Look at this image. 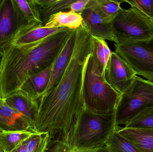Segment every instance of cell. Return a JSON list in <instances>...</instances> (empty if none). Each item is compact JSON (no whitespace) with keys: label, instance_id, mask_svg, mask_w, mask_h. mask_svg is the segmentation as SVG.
<instances>
[{"label":"cell","instance_id":"cell-1","mask_svg":"<svg viewBox=\"0 0 153 152\" xmlns=\"http://www.w3.org/2000/svg\"><path fill=\"white\" fill-rule=\"evenodd\" d=\"M74 30L67 29L36 43L12 44L1 53L0 98L20 89L31 76L54 63Z\"/></svg>","mask_w":153,"mask_h":152},{"label":"cell","instance_id":"cell-2","mask_svg":"<svg viewBox=\"0 0 153 152\" xmlns=\"http://www.w3.org/2000/svg\"><path fill=\"white\" fill-rule=\"evenodd\" d=\"M115 112L97 114L83 107L65 142L78 151L95 150L105 146L117 127Z\"/></svg>","mask_w":153,"mask_h":152},{"label":"cell","instance_id":"cell-3","mask_svg":"<svg viewBox=\"0 0 153 152\" xmlns=\"http://www.w3.org/2000/svg\"><path fill=\"white\" fill-rule=\"evenodd\" d=\"M85 66L82 86L84 107L93 113L106 115L115 112L120 94L106 81L104 70L92 54Z\"/></svg>","mask_w":153,"mask_h":152},{"label":"cell","instance_id":"cell-4","mask_svg":"<svg viewBox=\"0 0 153 152\" xmlns=\"http://www.w3.org/2000/svg\"><path fill=\"white\" fill-rule=\"evenodd\" d=\"M153 106V82L136 76L131 85L120 96L115 109L116 126L126 125Z\"/></svg>","mask_w":153,"mask_h":152},{"label":"cell","instance_id":"cell-5","mask_svg":"<svg viewBox=\"0 0 153 152\" xmlns=\"http://www.w3.org/2000/svg\"><path fill=\"white\" fill-rule=\"evenodd\" d=\"M110 24L117 44L141 42L153 37V19L135 7H121Z\"/></svg>","mask_w":153,"mask_h":152},{"label":"cell","instance_id":"cell-6","mask_svg":"<svg viewBox=\"0 0 153 152\" xmlns=\"http://www.w3.org/2000/svg\"><path fill=\"white\" fill-rule=\"evenodd\" d=\"M40 26L24 16L15 0H0V54L20 37Z\"/></svg>","mask_w":153,"mask_h":152},{"label":"cell","instance_id":"cell-7","mask_svg":"<svg viewBox=\"0 0 153 152\" xmlns=\"http://www.w3.org/2000/svg\"><path fill=\"white\" fill-rule=\"evenodd\" d=\"M115 51L133 69L137 76L153 82V37L135 43H114Z\"/></svg>","mask_w":153,"mask_h":152},{"label":"cell","instance_id":"cell-8","mask_svg":"<svg viewBox=\"0 0 153 152\" xmlns=\"http://www.w3.org/2000/svg\"><path fill=\"white\" fill-rule=\"evenodd\" d=\"M104 76L107 83L121 94L131 85L137 75L128 63L114 51L105 68Z\"/></svg>","mask_w":153,"mask_h":152},{"label":"cell","instance_id":"cell-9","mask_svg":"<svg viewBox=\"0 0 153 152\" xmlns=\"http://www.w3.org/2000/svg\"><path fill=\"white\" fill-rule=\"evenodd\" d=\"M88 33L93 37L102 38L117 43V40L111 30L110 23L100 17L95 12L86 7L81 14Z\"/></svg>","mask_w":153,"mask_h":152},{"label":"cell","instance_id":"cell-10","mask_svg":"<svg viewBox=\"0 0 153 152\" xmlns=\"http://www.w3.org/2000/svg\"><path fill=\"white\" fill-rule=\"evenodd\" d=\"M33 129V126L25 116L8 106L3 99L0 98V131H34Z\"/></svg>","mask_w":153,"mask_h":152},{"label":"cell","instance_id":"cell-11","mask_svg":"<svg viewBox=\"0 0 153 152\" xmlns=\"http://www.w3.org/2000/svg\"><path fill=\"white\" fill-rule=\"evenodd\" d=\"M3 99L8 106L25 116L34 129L38 113L39 101L32 99L20 90Z\"/></svg>","mask_w":153,"mask_h":152},{"label":"cell","instance_id":"cell-12","mask_svg":"<svg viewBox=\"0 0 153 152\" xmlns=\"http://www.w3.org/2000/svg\"><path fill=\"white\" fill-rule=\"evenodd\" d=\"M76 37V29H75L68 38L54 63L50 80L44 96L48 94L57 84L67 68L73 52Z\"/></svg>","mask_w":153,"mask_h":152},{"label":"cell","instance_id":"cell-13","mask_svg":"<svg viewBox=\"0 0 153 152\" xmlns=\"http://www.w3.org/2000/svg\"><path fill=\"white\" fill-rule=\"evenodd\" d=\"M53 65V64L45 70L30 76L19 90L32 99L39 101L45 95Z\"/></svg>","mask_w":153,"mask_h":152},{"label":"cell","instance_id":"cell-14","mask_svg":"<svg viewBox=\"0 0 153 152\" xmlns=\"http://www.w3.org/2000/svg\"><path fill=\"white\" fill-rule=\"evenodd\" d=\"M116 130L140 151L153 152V129L126 128L117 126Z\"/></svg>","mask_w":153,"mask_h":152},{"label":"cell","instance_id":"cell-15","mask_svg":"<svg viewBox=\"0 0 153 152\" xmlns=\"http://www.w3.org/2000/svg\"><path fill=\"white\" fill-rule=\"evenodd\" d=\"M75 0H36L43 26L51 16L61 12L71 11V6Z\"/></svg>","mask_w":153,"mask_h":152},{"label":"cell","instance_id":"cell-16","mask_svg":"<svg viewBox=\"0 0 153 152\" xmlns=\"http://www.w3.org/2000/svg\"><path fill=\"white\" fill-rule=\"evenodd\" d=\"M36 133L30 130L0 131V145L4 152H11Z\"/></svg>","mask_w":153,"mask_h":152},{"label":"cell","instance_id":"cell-17","mask_svg":"<svg viewBox=\"0 0 153 152\" xmlns=\"http://www.w3.org/2000/svg\"><path fill=\"white\" fill-rule=\"evenodd\" d=\"M124 1L89 0L86 7L95 12L106 21L110 23L116 18Z\"/></svg>","mask_w":153,"mask_h":152},{"label":"cell","instance_id":"cell-18","mask_svg":"<svg viewBox=\"0 0 153 152\" xmlns=\"http://www.w3.org/2000/svg\"><path fill=\"white\" fill-rule=\"evenodd\" d=\"M83 20L80 14L71 11L61 12L51 16L44 26L46 27H66L75 30L82 24Z\"/></svg>","mask_w":153,"mask_h":152},{"label":"cell","instance_id":"cell-19","mask_svg":"<svg viewBox=\"0 0 153 152\" xmlns=\"http://www.w3.org/2000/svg\"><path fill=\"white\" fill-rule=\"evenodd\" d=\"M67 29H69L66 27H37L32 29L20 37L12 44L21 45L36 43L43 40L51 35Z\"/></svg>","mask_w":153,"mask_h":152},{"label":"cell","instance_id":"cell-20","mask_svg":"<svg viewBox=\"0 0 153 152\" xmlns=\"http://www.w3.org/2000/svg\"><path fill=\"white\" fill-rule=\"evenodd\" d=\"M109 152H142L126 138L120 135L116 130L105 144Z\"/></svg>","mask_w":153,"mask_h":152},{"label":"cell","instance_id":"cell-21","mask_svg":"<svg viewBox=\"0 0 153 152\" xmlns=\"http://www.w3.org/2000/svg\"><path fill=\"white\" fill-rule=\"evenodd\" d=\"M93 41L92 54L103 70L109 59L112 52L105 39L92 36Z\"/></svg>","mask_w":153,"mask_h":152},{"label":"cell","instance_id":"cell-22","mask_svg":"<svg viewBox=\"0 0 153 152\" xmlns=\"http://www.w3.org/2000/svg\"><path fill=\"white\" fill-rule=\"evenodd\" d=\"M126 128L153 129V106L141 112L125 125Z\"/></svg>","mask_w":153,"mask_h":152},{"label":"cell","instance_id":"cell-23","mask_svg":"<svg viewBox=\"0 0 153 152\" xmlns=\"http://www.w3.org/2000/svg\"><path fill=\"white\" fill-rule=\"evenodd\" d=\"M24 16L29 20L43 26L36 0H15Z\"/></svg>","mask_w":153,"mask_h":152},{"label":"cell","instance_id":"cell-24","mask_svg":"<svg viewBox=\"0 0 153 152\" xmlns=\"http://www.w3.org/2000/svg\"><path fill=\"white\" fill-rule=\"evenodd\" d=\"M50 142L48 133H36L27 141V152H45Z\"/></svg>","mask_w":153,"mask_h":152},{"label":"cell","instance_id":"cell-25","mask_svg":"<svg viewBox=\"0 0 153 152\" xmlns=\"http://www.w3.org/2000/svg\"><path fill=\"white\" fill-rule=\"evenodd\" d=\"M45 152H109L106 146L95 150L78 151L59 139H54L49 142Z\"/></svg>","mask_w":153,"mask_h":152},{"label":"cell","instance_id":"cell-26","mask_svg":"<svg viewBox=\"0 0 153 152\" xmlns=\"http://www.w3.org/2000/svg\"><path fill=\"white\" fill-rule=\"evenodd\" d=\"M124 1L130 4L131 7L138 9L144 14L153 19V0H132Z\"/></svg>","mask_w":153,"mask_h":152},{"label":"cell","instance_id":"cell-27","mask_svg":"<svg viewBox=\"0 0 153 152\" xmlns=\"http://www.w3.org/2000/svg\"><path fill=\"white\" fill-rule=\"evenodd\" d=\"M89 0H75L71 6V11L81 15L89 2Z\"/></svg>","mask_w":153,"mask_h":152},{"label":"cell","instance_id":"cell-28","mask_svg":"<svg viewBox=\"0 0 153 152\" xmlns=\"http://www.w3.org/2000/svg\"><path fill=\"white\" fill-rule=\"evenodd\" d=\"M11 152H27V141L22 145L19 147Z\"/></svg>","mask_w":153,"mask_h":152},{"label":"cell","instance_id":"cell-29","mask_svg":"<svg viewBox=\"0 0 153 152\" xmlns=\"http://www.w3.org/2000/svg\"><path fill=\"white\" fill-rule=\"evenodd\" d=\"M0 152H4L3 149H2L1 146V145H0Z\"/></svg>","mask_w":153,"mask_h":152},{"label":"cell","instance_id":"cell-30","mask_svg":"<svg viewBox=\"0 0 153 152\" xmlns=\"http://www.w3.org/2000/svg\"><path fill=\"white\" fill-rule=\"evenodd\" d=\"M0 59H1V55H0Z\"/></svg>","mask_w":153,"mask_h":152}]
</instances>
